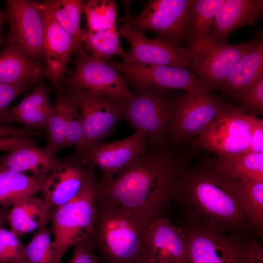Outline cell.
I'll return each instance as SVG.
<instances>
[{
	"instance_id": "obj_24",
	"label": "cell",
	"mask_w": 263,
	"mask_h": 263,
	"mask_svg": "<svg viewBox=\"0 0 263 263\" xmlns=\"http://www.w3.org/2000/svg\"><path fill=\"white\" fill-rule=\"evenodd\" d=\"M263 75V40L256 39L221 85L225 91L235 94L253 85Z\"/></svg>"
},
{
	"instance_id": "obj_31",
	"label": "cell",
	"mask_w": 263,
	"mask_h": 263,
	"mask_svg": "<svg viewBox=\"0 0 263 263\" xmlns=\"http://www.w3.org/2000/svg\"><path fill=\"white\" fill-rule=\"evenodd\" d=\"M117 26L111 28L89 31L83 30L82 46L93 56L105 60L113 56L124 55L121 47Z\"/></svg>"
},
{
	"instance_id": "obj_43",
	"label": "cell",
	"mask_w": 263,
	"mask_h": 263,
	"mask_svg": "<svg viewBox=\"0 0 263 263\" xmlns=\"http://www.w3.org/2000/svg\"><path fill=\"white\" fill-rule=\"evenodd\" d=\"M32 143L29 137H0V150L10 151L17 147Z\"/></svg>"
},
{
	"instance_id": "obj_11",
	"label": "cell",
	"mask_w": 263,
	"mask_h": 263,
	"mask_svg": "<svg viewBox=\"0 0 263 263\" xmlns=\"http://www.w3.org/2000/svg\"><path fill=\"white\" fill-rule=\"evenodd\" d=\"M6 4L5 20L9 28L6 44L40 61L43 58V21L38 2L7 0Z\"/></svg>"
},
{
	"instance_id": "obj_41",
	"label": "cell",
	"mask_w": 263,
	"mask_h": 263,
	"mask_svg": "<svg viewBox=\"0 0 263 263\" xmlns=\"http://www.w3.org/2000/svg\"><path fill=\"white\" fill-rule=\"evenodd\" d=\"M40 130L31 128H19L9 125L0 124V137H27L38 135L41 133Z\"/></svg>"
},
{
	"instance_id": "obj_37",
	"label": "cell",
	"mask_w": 263,
	"mask_h": 263,
	"mask_svg": "<svg viewBox=\"0 0 263 263\" xmlns=\"http://www.w3.org/2000/svg\"><path fill=\"white\" fill-rule=\"evenodd\" d=\"M31 86L25 84L0 83V123L8 125L7 123L12 122L9 116V105L16 97Z\"/></svg>"
},
{
	"instance_id": "obj_30",
	"label": "cell",
	"mask_w": 263,
	"mask_h": 263,
	"mask_svg": "<svg viewBox=\"0 0 263 263\" xmlns=\"http://www.w3.org/2000/svg\"><path fill=\"white\" fill-rule=\"evenodd\" d=\"M71 98L72 94L69 91L60 92L52 106L46 127L47 142L44 149L54 156L64 147L65 121Z\"/></svg>"
},
{
	"instance_id": "obj_34",
	"label": "cell",
	"mask_w": 263,
	"mask_h": 263,
	"mask_svg": "<svg viewBox=\"0 0 263 263\" xmlns=\"http://www.w3.org/2000/svg\"><path fill=\"white\" fill-rule=\"evenodd\" d=\"M26 263H60L52 245L50 233L45 226L38 231L25 246Z\"/></svg>"
},
{
	"instance_id": "obj_23",
	"label": "cell",
	"mask_w": 263,
	"mask_h": 263,
	"mask_svg": "<svg viewBox=\"0 0 263 263\" xmlns=\"http://www.w3.org/2000/svg\"><path fill=\"white\" fill-rule=\"evenodd\" d=\"M52 207L43 200L32 196L25 197L12 206L7 222L10 230L18 238L46 226L50 220Z\"/></svg>"
},
{
	"instance_id": "obj_10",
	"label": "cell",
	"mask_w": 263,
	"mask_h": 263,
	"mask_svg": "<svg viewBox=\"0 0 263 263\" xmlns=\"http://www.w3.org/2000/svg\"><path fill=\"white\" fill-rule=\"evenodd\" d=\"M186 263H245L248 241L241 236L185 225Z\"/></svg>"
},
{
	"instance_id": "obj_36",
	"label": "cell",
	"mask_w": 263,
	"mask_h": 263,
	"mask_svg": "<svg viewBox=\"0 0 263 263\" xmlns=\"http://www.w3.org/2000/svg\"><path fill=\"white\" fill-rule=\"evenodd\" d=\"M70 92L72 94V98L66 118L64 147L73 146L76 148L82 139V123L76 100L73 94Z\"/></svg>"
},
{
	"instance_id": "obj_14",
	"label": "cell",
	"mask_w": 263,
	"mask_h": 263,
	"mask_svg": "<svg viewBox=\"0 0 263 263\" xmlns=\"http://www.w3.org/2000/svg\"><path fill=\"white\" fill-rule=\"evenodd\" d=\"M119 36L126 38L130 49L121 56L122 62L132 64H155L186 68L189 65L187 47L177 45L162 36L153 38L146 37L133 28L125 18L119 27Z\"/></svg>"
},
{
	"instance_id": "obj_16",
	"label": "cell",
	"mask_w": 263,
	"mask_h": 263,
	"mask_svg": "<svg viewBox=\"0 0 263 263\" xmlns=\"http://www.w3.org/2000/svg\"><path fill=\"white\" fill-rule=\"evenodd\" d=\"M147 137L135 131L130 136L115 141L99 143L81 155L71 159L83 166H97L102 172V179H109L123 170L147 149Z\"/></svg>"
},
{
	"instance_id": "obj_38",
	"label": "cell",
	"mask_w": 263,
	"mask_h": 263,
	"mask_svg": "<svg viewBox=\"0 0 263 263\" xmlns=\"http://www.w3.org/2000/svg\"><path fill=\"white\" fill-rule=\"evenodd\" d=\"M247 109L258 113L263 112V75L253 85L235 94Z\"/></svg>"
},
{
	"instance_id": "obj_29",
	"label": "cell",
	"mask_w": 263,
	"mask_h": 263,
	"mask_svg": "<svg viewBox=\"0 0 263 263\" xmlns=\"http://www.w3.org/2000/svg\"><path fill=\"white\" fill-rule=\"evenodd\" d=\"M225 0H194L185 38L189 45L209 32L215 16Z\"/></svg>"
},
{
	"instance_id": "obj_9",
	"label": "cell",
	"mask_w": 263,
	"mask_h": 263,
	"mask_svg": "<svg viewBox=\"0 0 263 263\" xmlns=\"http://www.w3.org/2000/svg\"><path fill=\"white\" fill-rule=\"evenodd\" d=\"M229 105L206 88L186 92L175 100L170 134L176 143L200 134Z\"/></svg>"
},
{
	"instance_id": "obj_44",
	"label": "cell",
	"mask_w": 263,
	"mask_h": 263,
	"mask_svg": "<svg viewBox=\"0 0 263 263\" xmlns=\"http://www.w3.org/2000/svg\"><path fill=\"white\" fill-rule=\"evenodd\" d=\"M5 20L4 12L0 10V44L6 42V37L2 32V26L3 21Z\"/></svg>"
},
{
	"instance_id": "obj_13",
	"label": "cell",
	"mask_w": 263,
	"mask_h": 263,
	"mask_svg": "<svg viewBox=\"0 0 263 263\" xmlns=\"http://www.w3.org/2000/svg\"><path fill=\"white\" fill-rule=\"evenodd\" d=\"M250 140V115L230 106L197 138L195 143L218 157L245 152Z\"/></svg>"
},
{
	"instance_id": "obj_33",
	"label": "cell",
	"mask_w": 263,
	"mask_h": 263,
	"mask_svg": "<svg viewBox=\"0 0 263 263\" xmlns=\"http://www.w3.org/2000/svg\"><path fill=\"white\" fill-rule=\"evenodd\" d=\"M83 13L86 19L88 31H95L117 26L118 8L113 0L85 1Z\"/></svg>"
},
{
	"instance_id": "obj_40",
	"label": "cell",
	"mask_w": 263,
	"mask_h": 263,
	"mask_svg": "<svg viewBox=\"0 0 263 263\" xmlns=\"http://www.w3.org/2000/svg\"><path fill=\"white\" fill-rule=\"evenodd\" d=\"M245 152L263 153V120L250 115V140Z\"/></svg>"
},
{
	"instance_id": "obj_39",
	"label": "cell",
	"mask_w": 263,
	"mask_h": 263,
	"mask_svg": "<svg viewBox=\"0 0 263 263\" xmlns=\"http://www.w3.org/2000/svg\"><path fill=\"white\" fill-rule=\"evenodd\" d=\"M73 247V254L68 263H100L90 237Z\"/></svg>"
},
{
	"instance_id": "obj_2",
	"label": "cell",
	"mask_w": 263,
	"mask_h": 263,
	"mask_svg": "<svg viewBox=\"0 0 263 263\" xmlns=\"http://www.w3.org/2000/svg\"><path fill=\"white\" fill-rule=\"evenodd\" d=\"M182 168L166 150L147 149L113 177L94 182L95 200L124 208L150 223L165 216Z\"/></svg>"
},
{
	"instance_id": "obj_20",
	"label": "cell",
	"mask_w": 263,
	"mask_h": 263,
	"mask_svg": "<svg viewBox=\"0 0 263 263\" xmlns=\"http://www.w3.org/2000/svg\"><path fill=\"white\" fill-rule=\"evenodd\" d=\"M263 10L262 0H225L216 14L207 35L214 42L225 43L229 35L237 28L255 25Z\"/></svg>"
},
{
	"instance_id": "obj_22",
	"label": "cell",
	"mask_w": 263,
	"mask_h": 263,
	"mask_svg": "<svg viewBox=\"0 0 263 263\" xmlns=\"http://www.w3.org/2000/svg\"><path fill=\"white\" fill-rule=\"evenodd\" d=\"M60 160L44 148L30 143L19 146L0 157V166L12 171L30 172L37 177H47Z\"/></svg>"
},
{
	"instance_id": "obj_26",
	"label": "cell",
	"mask_w": 263,
	"mask_h": 263,
	"mask_svg": "<svg viewBox=\"0 0 263 263\" xmlns=\"http://www.w3.org/2000/svg\"><path fill=\"white\" fill-rule=\"evenodd\" d=\"M47 177L17 172L0 166V207L13 206L40 190Z\"/></svg>"
},
{
	"instance_id": "obj_1",
	"label": "cell",
	"mask_w": 263,
	"mask_h": 263,
	"mask_svg": "<svg viewBox=\"0 0 263 263\" xmlns=\"http://www.w3.org/2000/svg\"><path fill=\"white\" fill-rule=\"evenodd\" d=\"M171 199L186 225L241 237L249 229L240 180L209 165L182 168L174 181Z\"/></svg>"
},
{
	"instance_id": "obj_4",
	"label": "cell",
	"mask_w": 263,
	"mask_h": 263,
	"mask_svg": "<svg viewBox=\"0 0 263 263\" xmlns=\"http://www.w3.org/2000/svg\"><path fill=\"white\" fill-rule=\"evenodd\" d=\"M87 165L86 180L77 193L51 213L52 245L60 262L71 246L88 239L93 233L96 212L95 167Z\"/></svg>"
},
{
	"instance_id": "obj_6",
	"label": "cell",
	"mask_w": 263,
	"mask_h": 263,
	"mask_svg": "<svg viewBox=\"0 0 263 263\" xmlns=\"http://www.w3.org/2000/svg\"><path fill=\"white\" fill-rule=\"evenodd\" d=\"M207 35L187 47L189 54V67L209 91L221 86L256 39L228 44L214 42Z\"/></svg>"
},
{
	"instance_id": "obj_46",
	"label": "cell",
	"mask_w": 263,
	"mask_h": 263,
	"mask_svg": "<svg viewBox=\"0 0 263 263\" xmlns=\"http://www.w3.org/2000/svg\"><path fill=\"white\" fill-rule=\"evenodd\" d=\"M145 263H147V262H145Z\"/></svg>"
},
{
	"instance_id": "obj_3",
	"label": "cell",
	"mask_w": 263,
	"mask_h": 263,
	"mask_svg": "<svg viewBox=\"0 0 263 263\" xmlns=\"http://www.w3.org/2000/svg\"><path fill=\"white\" fill-rule=\"evenodd\" d=\"M90 236L100 263H145L149 223L120 207L96 201Z\"/></svg>"
},
{
	"instance_id": "obj_35",
	"label": "cell",
	"mask_w": 263,
	"mask_h": 263,
	"mask_svg": "<svg viewBox=\"0 0 263 263\" xmlns=\"http://www.w3.org/2000/svg\"><path fill=\"white\" fill-rule=\"evenodd\" d=\"M25 246L11 230L0 226V263H26Z\"/></svg>"
},
{
	"instance_id": "obj_21",
	"label": "cell",
	"mask_w": 263,
	"mask_h": 263,
	"mask_svg": "<svg viewBox=\"0 0 263 263\" xmlns=\"http://www.w3.org/2000/svg\"><path fill=\"white\" fill-rule=\"evenodd\" d=\"M47 75L46 66L15 46L6 44L0 52V83L32 85Z\"/></svg>"
},
{
	"instance_id": "obj_12",
	"label": "cell",
	"mask_w": 263,
	"mask_h": 263,
	"mask_svg": "<svg viewBox=\"0 0 263 263\" xmlns=\"http://www.w3.org/2000/svg\"><path fill=\"white\" fill-rule=\"evenodd\" d=\"M194 0H151L142 11L132 17L126 6V18L130 25L143 33L157 32L179 45L185 38L189 15Z\"/></svg>"
},
{
	"instance_id": "obj_15",
	"label": "cell",
	"mask_w": 263,
	"mask_h": 263,
	"mask_svg": "<svg viewBox=\"0 0 263 263\" xmlns=\"http://www.w3.org/2000/svg\"><path fill=\"white\" fill-rule=\"evenodd\" d=\"M137 89H178L186 92L206 88L199 78L185 68L155 64H132L107 61Z\"/></svg>"
},
{
	"instance_id": "obj_25",
	"label": "cell",
	"mask_w": 263,
	"mask_h": 263,
	"mask_svg": "<svg viewBox=\"0 0 263 263\" xmlns=\"http://www.w3.org/2000/svg\"><path fill=\"white\" fill-rule=\"evenodd\" d=\"M51 109L48 90L40 84L19 103L10 108L9 113L12 121L39 130L46 128Z\"/></svg>"
},
{
	"instance_id": "obj_17",
	"label": "cell",
	"mask_w": 263,
	"mask_h": 263,
	"mask_svg": "<svg viewBox=\"0 0 263 263\" xmlns=\"http://www.w3.org/2000/svg\"><path fill=\"white\" fill-rule=\"evenodd\" d=\"M148 263H186V245L181 226L165 216L152 220L147 235Z\"/></svg>"
},
{
	"instance_id": "obj_19",
	"label": "cell",
	"mask_w": 263,
	"mask_h": 263,
	"mask_svg": "<svg viewBox=\"0 0 263 263\" xmlns=\"http://www.w3.org/2000/svg\"><path fill=\"white\" fill-rule=\"evenodd\" d=\"M88 169L71 158L59 160L50 171L40 190L43 200L52 207L67 203L79 191L84 184Z\"/></svg>"
},
{
	"instance_id": "obj_45",
	"label": "cell",
	"mask_w": 263,
	"mask_h": 263,
	"mask_svg": "<svg viewBox=\"0 0 263 263\" xmlns=\"http://www.w3.org/2000/svg\"><path fill=\"white\" fill-rule=\"evenodd\" d=\"M9 210L7 207H0V226H1L5 222H7L8 214Z\"/></svg>"
},
{
	"instance_id": "obj_27",
	"label": "cell",
	"mask_w": 263,
	"mask_h": 263,
	"mask_svg": "<svg viewBox=\"0 0 263 263\" xmlns=\"http://www.w3.org/2000/svg\"><path fill=\"white\" fill-rule=\"evenodd\" d=\"M218 158L209 165L228 177L263 181V153L243 152Z\"/></svg>"
},
{
	"instance_id": "obj_5",
	"label": "cell",
	"mask_w": 263,
	"mask_h": 263,
	"mask_svg": "<svg viewBox=\"0 0 263 263\" xmlns=\"http://www.w3.org/2000/svg\"><path fill=\"white\" fill-rule=\"evenodd\" d=\"M157 88L137 89L123 105V118L150 142L162 145L170 133L175 100Z\"/></svg>"
},
{
	"instance_id": "obj_32",
	"label": "cell",
	"mask_w": 263,
	"mask_h": 263,
	"mask_svg": "<svg viewBox=\"0 0 263 263\" xmlns=\"http://www.w3.org/2000/svg\"><path fill=\"white\" fill-rule=\"evenodd\" d=\"M243 192V204L249 229L261 234L263 230V181L246 177L239 179Z\"/></svg>"
},
{
	"instance_id": "obj_28",
	"label": "cell",
	"mask_w": 263,
	"mask_h": 263,
	"mask_svg": "<svg viewBox=\"0 0 263 263\" xmlns=\"http://www.w3.org/2000/svg\"><path fill=\"white\" fill-rule=\"evenodd\" d=\"M41 2L56 21L73 38L75 44V51L83 48L81 19L85 1L49 0Z\"/></svg>"
},
{
	"instance_id": "obj_8",
	"label": "cell",
	"mask_w": 263,
	"mask_h": 263,
	"mask_svg": "<svg viewBox=\"0 0 263 263\" xmlns=\"http://www.w3.org/2000/svg\"><path fill=\"white\" fill-rule=\"evenodd\" d=\"M74 95L82 119L83 136L74 157L101 143L123 118L124 102L82 90H69Z\"/></svg>"
},
{
	"instance_id": "obj_7",
	"label": "cell",
	"mask_w": 263,
	"mask_h": 263,
	"mask_svg": "<svg viewBox=\"0 0 263 263\" xmlns=\"http://www.w3.org/2000/svg\"><path fill=\"white\" fill-rule=\"evenodd\" d=\"M75 68L65 79L69 90H82L125 102L132 92L125 77L107 61L93 56L82 48L75 51Z\"/></svg>"
},
{
	"instance_id": "obj_42",
	"label": "cell",
	"mask_w": 263,
	"mask_h": 263,
	"mask_svg": "<svg viewBox=\"0 0 263 263\" xmlns=\"http://www.w3.org/2000/svg\"><path fill=\"white\" fill-rule=\"evenodd\" d=\"M262 245L256 240L248 241L245 263H263Z\"/></svg>"
},
{
	"instance_id": "obj_18",
	"label": "cell",
	"mask_w": 263,
	"mask_h": 263,
	"mask_svg": "<svg viewBox=\"0 0 263 263\" xmlns=\"http://www.w3.org/2000/svg\"><path fill=\"white\" fill-rule=\"evenodd\" d=\"M43 21V58L52 84L59 88L71 55L76 48L75 41L50 14L41 1Z\"/></svg>"
}]
</instances>
